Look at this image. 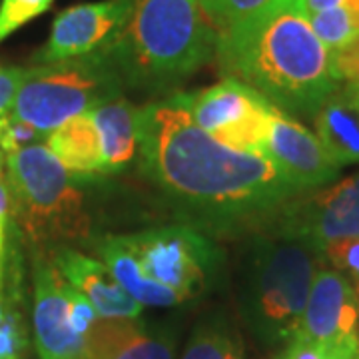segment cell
Segmentation results:
<instances>
[{
	"label": "cell",
	"instance_id": "31",
	"mask_svg": "<svg viewBox=\"0 0 359 359\" xmlns=\"http://www.w3.org/2000/svg\"><path fill=\"white\" fill-rule=\"evenodd\" d=\"M6 228H8V219L0 218V290H2V280H4V248H6Z\"/></svg>",
	"mask_w": 359,
	"mask_h": 359
},
{
	"label": "cell",
	"instance_id": "14",
	"mask_svg": "<svg viewBox=\"0 0 359 359\" xmlns=\"http://www.w3.org/2000/svg\"><path fill=\"white\" fill-rule=\"evenodd\" d=\"M48 257L66 282L88 299L98 320H134L142 316L144 306L122 290L100 259L86 256L72 245L50 250Z\"/></svg>",
	"mask_w": 359,
	"mask_h": 359
},
{
	"label": "cell",
	"instance_id": "29",
	"mask_svg": "<svg viewBox=\"0 0 359 359\" xmlns=\"http://www.w3.org/2000/svg\"><path fill=\"white\" fill-rule=\"evenodd\" d=\"M308 14L332 11V8H349L353 13H359V0H304Z\"/></svg>",
	"mask_w": 359,
	"mask_h": 359
},
{
	"label": "cell",
	"instance_id": "5",
	"mask_svg": "<svg viewBox=\"0 0 359 359\" xmlns=\"http://www.w3.org/2000/svg\"><path fill=\"white\" fill-rule=\"evenodd\" d=\"M82 180L66 170L44 144L6 156V186L13 219L42 250L86 244L94 236V216Z\"/></svg>",
	"mask_w": 359,
	"mask_h": 359
},
{
	"label": "cell",
	"instance_id": "24",
	"mask_svg": "<svg viewBox=\"0 0 359 359\" xmlns=\"http://www.w3.org/2000/svg\"><path fill=\"white\" fill-rule=\"evenodd\" d=\"M44 140L46 136L42 132L14 118L11 112L0 116V150L6 156L28 146H34V144H44Z\"/></svg>",
	"mask_w": 359,
	"mask_h": 359
},
{
	"label": "cell",
	"instance_id": "32",
	"mask_svg": "<svg viewBox=\"0 0 359 359\" xmlns=\"http://www.w3.org/2000/svg\"><path fill=\"white\" fill-rule=\"evenodd\" d=\"M4 160H6V154L0 150V182H6V168H4Z\"/></svg>",
	"mask_w": 359,
	"mask_h": 359
},
{
	"label": "cell",
	"instance_id": "22",
	"mask_svg": "<svg viewBox=\"0 0 359 359\" xmlns=\"http://www.w3.org/2000/svg\"><path fill=\"white\" fill-rule=\"evenodd\" d=\"M268 2L269 0H200L205 16L218 30V34L257 13Z\"/></svg>",
	"mask_w": 359,
	"mask_h": 359
},
{
	"label": "cell",
	"instance_id": "13",
	"mask_svg": "<svg viewBox=\"0 0 359 359\" xmlns=\"http://www.w3.org/2000/svg\"><path fill=\"white\" fill-rule=\"evenodd\" d=\"M262 156L268 158L299 192L332 184L341 170L313 132L280 110H273L269 116Z\"/></svg>",
	"mask_w": 359,
	"mask_h": 359
},
{
	"label": "cell",
	"instance_id": "6",
	"mask_svg": "<svg viewBox=\"0 0 359 359\" xmlns=\"http://www.w3.org/2000/svg\"><path fill=\"white\" fill-rule=\"evenodd\" d=\"M124 82L106 50L25 68L11 114L44 136L65 122L124 96Z\"/></svg>",
	"mask_w": 359,
	"mask_h": 359
},
{
	"label": "cell",
	"instance_id": "7",
	"mask_svg": "<svg viewBox=\"0 0 359 359\" xmlns=\"http://www.w3.org/2000/svg\"><path fill=\"white\" fill-rule=\"evenodd\" d=\"M142 271L186 302L200 294L218 273L222 252L204 230L190 224L128 233Z\"/></svg>",
	"mask_w": 359,
	"mask_h": 359
},
{
	"label": "cell",
	"instance_id": "4",
	"mask_svg": "<svg viewBox=\"0 0 359 359\" xmlns=\"http://www.w3.org/2000/svg\"><path fill=\"white\" fill-rule=\"evenodd\" d=\"M323 259L318 248L271 228L252 238L242 269L240 308L259 344L285 346L297 334Z\"/></svg>",
	"mask_w": 359,
	"mask_h": 359
},
{
	"label": "cell",
	"instance_id": "12",
	"mask_svg": "<svg viewBox=\"0 0 359 359\" xmlns=\"http://www.w3.org/2000/svg\"><path fill=\"white\" fill-rule=\"evenodd\" d=\"M335 351L359 347V304L351 282L335 269L321 268L308 295L297 334Z\"/></svg>",
	"mask_w": 359,
	"mask_h": 359
},
{
	"label": "cell",
	"instance_id": "10",
	"mask_svg": "<svg viewBox=\"0 0 359 359\" xmlns=\"http://www.w3.org/2000/svg\"><path fill=\"white\" fill-rule=\"evenodd\" d=\"M32 282V323L40 359H86L88 337L78 335L72 327L74 287L60 276L44 252H36L34 256Z\"/></svg>",
	"mask_w": 359,
	"mask_h": 359
},
{
	"label": "cell",
	"instance_id": "18",
	"mask_svg": "<svg viewBox=\"0 0 359 359\" xmlns=\"http://www.w3.org/2000/svg\"><path fill=\"white\" fill-rule=\"evenodd\" d=\"M94 250L122 290L140 306L172 308L184 302L176 292L156 283L142 271L140 262L130 248L126 236H102L94 242Z\"/></svg>",
	"mask_w": 359,
	"mask_h": 359
},
{
	"label": "cell",
	"instance_id": "11",
	"mask_svg": "<svg viewBox=\"0 0 359 359\" xmlns=\"http://www.w3.org/2000/svg\"><path fill=\"white\" fill-rule=\"evenodd\" d=\"M132 0H100L70 6L52 22L46 44L34 54L36 65L80 58L108 48L128 22Z\"/></svg>",
	"mask_w": 359,
	"mask_h": 359
},
{
	"label": "cell",
	"instance_id": "25",
	"mask_svg": "<svg viewBox=\"0 0 359 359\" xmlns=\"http://www.w3.org/2000/svg\"><path fill=\"white\" fill-rule=\"evenodd\" d=\"M323 257L351 283L359 280V238L337 240L323 248Z\"/></svg>",
	"mask_w": 359,
	"mask_h": 359
},
{
	"label": "cell",
	"instance_id": "27",
	"mask_svg": "<svg viewBox=\"0 0 359 359\" xmlns=\"http://www.w3.org/2000/svg\"><path fill=\"white\" fill-rule=\"evenodd\" d=\"M280 359H334L332 351L320 344H313L299 335H294L285 346Z\"/></svg>",
	"mask_w": 359,
	"mask_h": 359
},
{
	"label": "cell",
	"instance_id": "20",
	"mask_svg": "<svg viewBox=\"0 0 359 359\" xmlns=\"http://www.w3.org/2000/svg\"><path fill=\"white\" fill-rule=\"evenodd\" d=\"M180 359H244L236 334L222 320L200 323Z\"/></svg>",
	"mask_w": 359,
	"mask_h": 359
},
{
	"label": "cell",
	"instance_id": "3",
	"mask_svg": "<svg viewBox=\"0 0 359 359\" xmlns=\"http://www.w3.org/2000/svg\"><path fill=\"white\" fill-rule=\"evenodd\" d=\"M216 44L200 0H132L128 22L104 50L126 88L166 94L210 62Z\"/></svg>",
	"mask_w": 359,
	"mask_h": 359
},
{
	"label": "cell",
	"instance_id": "19",
	"mask_svg": "<svg viewBox=\"0 0 359 359\" xmlns=\"http://www.w3.org/2000/svg\"><path fill=\"white\" fill-rule=\"evenodd\" d=\"M44 146L60 164L80 178L104 174L102 150L98 132L90 114H80L46 134Z\"/></svg>",
	"mask_w": 359,
	"mask_h": 359
},
{
	"label": "cell",
	"instance_id": "16",
	"mask_svg": "<svg viewBox=\"0 0 359 359\" xmlns=\"http://www.w3.org/2000/svg\"><path fill=\"white\" fill-rule=\"evenodd\" d=\"M313 124L337 166L359 164V80L341 82L321 104Z\"/></svg>",
	"mask_w": 359,
	"mask_h": 359
},
{
	"label": "cell",
	"instance_id": "2",
	"mask_svg": "<svg viewBox=\"0 0 359 359\" xmlns=\"http://www.w3.org/2000/svg\"><path fill=\"white\" fill-rule=\"evenodd\" d=\"M214 58L224 78L244 82L295 120H313L341 84L332 54L311 28L304 0H269L219 32Z\"/></svg>",
	"mask_w": 359,
	"mask_h": 359
},
{
	"label": "cell",
	"instance_id": "15",
	"mask_svg": "<svg viewBox=\"0 0 359 359\" xmlns=\"http://www.w3.org/2000/svg\"><path fill=\"white\" fill-rule=\"evenodd\" d=\"M174 335L140 318L98 320L86 346V359H174Z\"/></svg>",
	"mask_w": 359,
	"mask_h": 359
},
{
	"label": "cell",
	"instance_id": "33",
	"mask_svg": "<svg viewBox=\"0 0 359 359\" xmlns=\"http://www.w3.org/2000/svg\"><path fill=\"white\" fill-rule=\"evenodd\" d=\"M353 285V290H355V295H358V304H359V280L355 283H351Z\"/></svg>",
	"mask_w": 359,
	"mask_h": 359
},
{
	"label": "cell",
	"instance_id": "8",
	"mask_svg": "<svg viewBox=\"0 0 359 359\" xmlns=\"http://www.w3.org/2000/svg\"><path fill=\"white\" fill-rule=\"evenodd\" d=\"M188 108L196 126L231 150L262 156L271 104L236 78L188 94Z\"/></svg>",
	"mask_w": 359,
	"mask_h": 359
},
{
	"label": "cell",
	"instance_id": "17",
	"mask_svg": "<svg viewBox=\"0 0 359 359\" xmlns=\"http://www.w3.org/2000/svg\"><path fill=\"white\" fill-rule=\"evenodd\" d=\"M98 132L104 174L120 172L134 162L140 140V108L124 96L88 112Z\"/></svg>",
	"mask_w": 359,
	"mask_h": 359
},
{
	"label": "cell",
	"instance_id": "34",
	"mask_svg": "<svg viewBox=\"0 0 359 359\" xmlns=\"http://www.w3.org/2000/svg\"><path fill=\"white\" fill-rule=\"evenodd\" d=\"M18 359H22V358H18Z\"/></svg>",
	"mask_w": 359,
	"mask_h": 359
},
{
	"label": "cell",
	"instance_id": "30",
	"mask_svg": "<svg viewBox=\"0 0 359 359\" xmlns=\"http://www.w3.org/2000/svg\"><path fill=\"white\" fill-rule=\"evenodd\" d=\"M0 218L13 219V202H11V192L6 182H0Z\"/></svg>",
	"mask_w": 359,
	"mask_h": 359
},
{
	"label": "cell",
	"instance_id": "28",
	"mask_svg": "<svg viewBox=\"0 0 359 359\" xmlns=\"http://www.w3.org/2000/svg\"><path fill=\"white\" fill-rule=\"evenodd\" d=\"M22 76H25V68H18V66L2 68L0 66V116L11 112Z\"/></svg>",
	"mask_w": 359,
	"mask_h": 359
},
{
	"label": "cell",
	"instance_id": "1",
	"mask_svg": "<svg viewBox=\"0 0 359 359\" xmlns=\"http://www.w3.org/2000/svg\"><path fill=\"white\" fill-rule=\"evenodd\" d=\"M144 174L190 226L231 231L273 216L297 194L268 158L231 150L196 126L186 92L140 106Z\"/></svg>",
	"mask_w": 359,
	"mask_h": 359
},
{
	"label": "cell",
	"instance_id": "9",
	"mask_svg": "<svg viewBox=\"0 0 359 359\" xmlns=\"http://www.w3.org/2000/svg\"><path fill=\"white\" fill-rule=\"evenodd\" d=\"M266 228L318 248L359 238V172L313 194H297Z\"/></svg>",
	"mask_w": 359,
	"mask_h": 359
},
{
	"label": "cell",
	"instance_id": "23",
	"mask_svg": "<svg viewBox=\"0 0 359 359\" xmlns=\"http://www.w3.org/2000/svg\"><path fill=\"white\" fill-rule=\"evenodd\" d=\"M54 0H2L0 2V42L44 14Z\"/></svg>",
	"mask_w": 359,
	"mask_h": 359
},
{
	"label": "cell",
	"instance_id": "21",
	"mask_svg": "<svg viewBox=\"0 0 359 359\" xmlns=\"http://www.w3.org/2000/svg\"><path fill=\"white\" fill-rule=\"evenodd\" d=\"M309 22L332 56L344 52L359 40V13L349 8H332L309 14Z\"/></svg>",
	"mask_w": 359,
	"mask_h": 359
},
{
	"label": "cell",
	"instance_id": "26",
	"mask_svg": "<svg viewBox=\"0 0 359 359\" xmlns=\"http://www.w3.org/2000/svg\"><path fill=\"white\" fill-rule=\"evenodd\" d=\"M28 339L26 327L18 311H14L8 320L0 325V359H18L22 358Z\"/></svg>",
	"mask_w": 359,
	"mask_h": 359
}]
</instances>
